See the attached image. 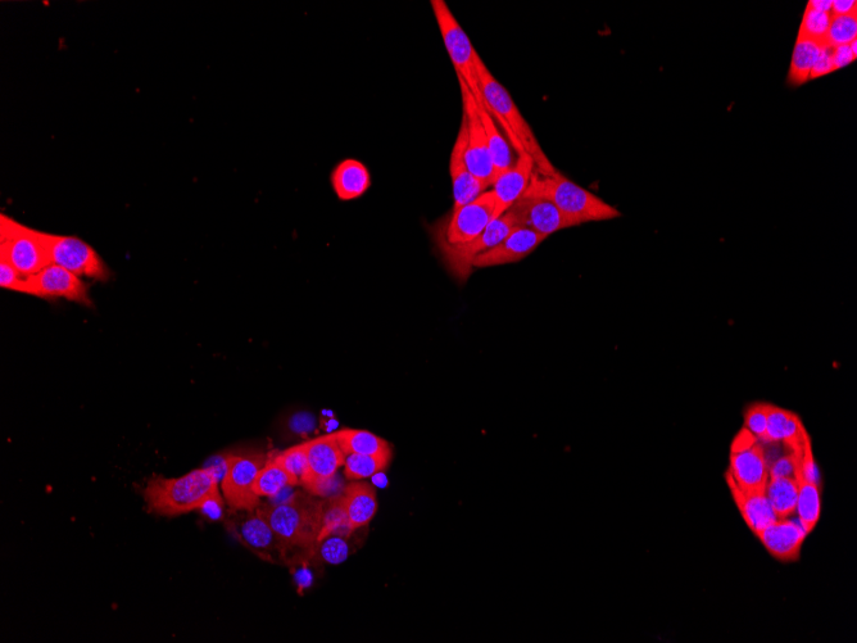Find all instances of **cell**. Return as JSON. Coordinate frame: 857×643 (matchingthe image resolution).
Instances as JSON below:
<instances>
[{
  "label": "cell",
  "mask_w": 857,
  "mask_h": 643,
  "mask_svg": "<svg viewBox=\"0 0 857 643\" xmlns=\"http://www.w3.org/2000/svg\"><path fill=\"white\" fill-rule=\"evenodd\" d=\"M225 464L207 465L180 478L153 477L144 489L145 501L151 513L176 516L201 510L204 502L219 491Z\"/></svg>",
  "instance_id": "6da1fadb"
},
{
  "label": "cell",
  "mask_w": 857,
  "mask_h": 643,
  "mask_svg": "<svg viewBox=\"0 0 857 643\" xmlns=\"http://www.w3.org/2000/svg\"><path fill=\"white\" fill-rule=\"evenodd\" d=\"M475 69L485 107L501 122L502 128L509 135L512 147L519 153L527 152L533 158L535 169L539 174L552 176L559 172L539 146L532 128L521 115L510 93L505 86L494 79L479 54L475 56Z\"/></svg>",
  "instance_id": "7a4b0ae2"
},
{
  "label": "cell",
  "mask_w": 857,
  "mask_h": 643,
  "mask_svg": "<svg viewBox=\"0 0 857 643\" xmlns=\"http://www.w3.org/2000/svg\"><path fill=\"white\" fill-rule=\"evenodd\" d=\"M524 197L548 199L577 225L615 220L621 216L618 208L575 184L560 171L552 176L534 172Z\"/></svg>",
  "instance_id": "3957f363"
},
{
  "label": "cell",
  "mask_w": 857,
  "mask_h": 643,
  "mask_svg": "<svg viewBox=\"0 0 857 643\" xmlns=\"http://www.w3.org/2000/svg\"><path fill=\"white\" fill-rule=\"evenodd\" d=\"M279 537L285 551L301 549L314 551L323 522V502L303 493L289 497L280 504L258 509Z\"/></svg>",
  "instance_id": "277c9868"
},
{
  "label": "cell",
  "mask_w": 857,
  "mask_h": 643,
  "mask_svg": "<svg viewBox=\"0 0 857 643\" xmlns=\"http://www.w3.org/2000/svg\"><path fill=\"white\" fill-rule=\"evenodd\" d=\"M0 258L15 266L25 278L51 265L38 230L17 223L6 215L0 216Z\"/></svg>",
  "instance_id": "5b68a950"
},
{
  "label": "cell",
  "mask_w": 857,
  "mask_h": 643,
  "mask_svg": "<svg viewBox=\"0 0 857 643\" xmlns=\"http://www.w3.org/2000/svg\"><path fill=\"white\" fill-rule=\"evenodd\" d=\"M432 7L448 56L455 66L457 78L465 81L478 104H484L475 69V56L478 53L471 44L469 36L452 15L450 7L444 0H432Z\"/></svg>",
  "instance_id": "8992f818"
},
{
  "label": "cell",
  "mask_w": 857,
  "mask_h": 643,
  "mask_svg": "<svg viewBox=\"0 0 857 643\" xmlns=\"http://www.w3.org/2000/svg\"><path fill=\"white\" fill-rule=\"evenodd\" d=\"M38 237L48 253L49 262L71 271L79 278L110 279V270L98 252L83 239L49 234L38 230Z\"/></svg>",
  "instance_id": "52a82bcc"
},
{
  "label": "cell",
  "mask_w": 857,
  "mask_h": 643,
  "mask_svg": "<svg viewBox=\"0 0 857 643\" xmlns=\"http://www.w3.org/2000/svg\"><path fill=\"white\" fill-rule=\"evenodd\" d=\"M769 478L763 442L742 429L730 452L727 483L742 492H765Z\"/></svg>",
  "instance_id": "ba28073f"
},
{
  "label": "cell",
  "mask_w": 857,
  "mask_h": 643,
  "mask_svg": "<svg viewBox=\"0 0 857 643\" xmlns=\"http://www.w3.org/2000/svg\"><path fill=\"white\" fill-rule=\"evenodd\" d=\"M267 456L262 452L247 451L226 456V468L221 487L231 509L253 511L260 506L255 484L264 468Z\"/></svg>",
  "instance_id": "9c48e42d"
},
{
  "label": "cell",
  "mask_w": 857,
  "mask_h": 643,
  "mask_svg": "<svg viewBox=\"0 0 857 643\" xmlns=\"http://www.w3.org/2000/svg\"><path fill=\"white\" fill-rule=\"evenodd\" d=\"M496 214V197L492 189L459 210L437 229L438 246H464L473 242L492 223Z\"/></svg>",
  "instance_id": "30bf717a"
},
{
  "label": "cell",
  "mask_w": 857,
  "mask_h": 643,
  "mask_svg": "<svg viewBox=\"0 0 857 643\" xmlns=\"http://www.w3.org/2000/svg\"><path fill=\"white\" fill-rule=\"evenodd\" d=\"M514 216L510 211L493 220L478 238L464 246H439L444 262L457 279L465 280L473 273V262L488 249L497 246L515 228Z\"/></svg>",
  "instance_id": "8fae6325"
},
{
  "label": "cell",
  "mask_w": 857,
  "mask_h": 643,
  "mask_svg": "<svg viewBox=\"0 0 857 643\" xmlns=\"http://www.w3.org/2000/svg\"><path fill=\"white\" fill-rule=\"evenodd\" d=\"M459 83L467 121V137H469L465 155L467 169L476 179L482 181L488 188H492L494 169L487 134L479 115L478 102L467 88L465 81L459 78Z\"/></svg>",
  "instance_id": "7c38bea8"
},
{
  "label": "cell",
  "mask_w": 857,
  "mask_h": 643,
  "mask_svg": "<svg viewBox=\"0 0 857 643\" xmlns=\"http://www.w3.org/2000/svg\"><path fill=\"white\" fill-rule=\"evenodd\" d=\"M308 457V478L303 486L312 495L326 496V492L334 482L340 466L346 463V455L340 448L333 434L303 443Z\"/></svg>",
  "instance_id": "4fadbf2b"
},
{
  "label": "cell",
  "mask_w": 857,
  "mask_h": 643,
  "mask_svg": "<svg viewBox=\"0 0 857 643\" xmlns=\"http://www.w3.org/2000/svg\"><path fill=\"white\" fill-rule=\"evenodd\" d=\"M20 293L40 298H65V300L90 306L88 287L71 271L61 266L48 265L42 271L25 278Z\"/></svg>",
  "instance_id": "5bb4252c"
},
{
  "label": "cell",
  "mask_w": 857,
  "mask_h": 643,
  "mask_svg": "<svg viewBox=\"0 0 857 643\" xmlns=\"http://www.w3.org/2000/svg\"><path fill=\"white\" fill-rule=\"evenodd\" d=\"M509 211L514 216L516 226L534 230L547 238L560 230L578 226L551 201L544 198L523 196Z\"/></svg>",
  "instance_id": "9a60e30c"
},
{
  "label": "cell",
  "mask_w": 857,
  "mask_h": 643,
  "mask_svg": "<svg viewBox=\"0 0 857 643\" xmlns=\"http://www.w3.org/2000/svg\"><path fill=\"white\" fill-rule=\"evenodd\" d=\"M546 239V235L515 226L501 243L476 257L473 266L484 269V267L516 264L532 255Z\"/></svg>",
  "instance_id": "2e32d148"
},
{
  "label": "cell",
  "mask_w": 857,
  "mask_h": 643,
  "mask_svg": "<svg viewBox=\"0 0 857 643\" xmlns=\"http://www.w3.org/2000/svg\"><path fill=\"white\" fill-rule=\"evenodd\" d=\"M467 140H469V137H467V121L464 115L459 135H457L455 146L452 149L450 161L453 199H455L453 211L469 205V203L475 201L476 198L482 196L489 189L487 185L476 179L469 169H467L465 160Z\"/></svg>",
  "instance_id": "e0dca14e"
},
{
  "label": "cell",
  "mask_w": 857,
  "mask_h": 643,
  "mask_svg": "<svg viewBox=\"0 0 857 643\" xmlns=\"http://www.w3.org/2000/svg\"><path fill=\"white\" fill-rule=\"evenodd\" d=\"M535 170L533 158L527 152L519 153L518 161L510 170L503 172L492 185L496 197V214L494 219L505 215L525 192L532 180Z\"/></svg>",
  "instance_id": "ac0fdd59"
},
{
  "label": "cell",
  "mask_w": 857,
  "mask_h": 643,
  "mask_svg": "<svg viewBox=\"0 0 857 643\" xmlns=\"http://www.w3.org/2000/svg\"><path fill=\"white\" fill-rule=\"evenodd\" d=\"M756 537L774 559L787 563L800 558L807 533L800 523L787 518L778 519Z\"/></svg>",
  "instance_id": "d6986e66"
},
{
  "label": "cell",
  "mask_w": 857,
  "mask_h": 643,
  "mask_svg": "<svg viewBox=\"0 0 857 643\" xmlns=\"http://www.w3.org/2000/svg\"><path fill=\"white\" fill-rule=\"evenodd\" d=\"M804 424L793 412L770 405L768 428L763 442L784 443L793 451L802 452L805 442L809 439Z\"/></svg>",
  "instance_id": "ffe728a7"
},
{
  "label": "cell",
  "mask_w": 857,
  "mask_h": 643,
  "mask_svg": "<svg viewBox=\"0 0 857 643\" xmlns=\"http://www.w3.org/2000/svg\"><path fill=\"white\" fill-rule=\"evenodd\" d=\"M331 185L340 201H353L360 198L371 187L369 169L355 158L339 162L330 176Z\"/></svg>",
  "instance_id": "44dd1931"
},
{
  "label": "cell",
  "mask_w": 857,
  "mask_h": 643,
  "mask_svg": "<svg viewBox=\"0 0 857 643\" xmlns=\"http://www.w3.org/2000/svg\"><path fill=\"white\" fill-rule=\"evenodd\" d=\"M728 486L732 491L739 513L755 536L763 532L769 525L777 522L778 518L770 506L765 492H742L732 484H728Z\"/></svg>",
  "instance_id": "7402d4cb"
},
{
  "label": "cell",
  "mask_w": 857,
  "mask_h": 643,
  "mask_svg": "<svg viewBox=\"0 0 857 643\" xmlns=\"http://www.w3.org/2000/svg\"><path fill=\"white\" fill-rule=\"evenodd\" d=\"M239 534L242 540L256 551H262L267 555L285 556V549L279 537L272 531L271 525L258 509L249 511L246 518L242 520L239 524Z\"/></svg>",
  "instance_id": "603a6c76"
},
{
  "label": "cell",
  "mask_w": 857,
  "mask_h": 643,
  "mask_svg": "<svg viewBox=\"0 0 857 643\" xmlns=\"http://www.w3.org/2000/svg\"><path fill=\"white\" fill-rule=\"evenodd\" d=\"M342 497L353 531L366 527L374 519L378 500L371 484L353 483L344 489Z\"/></svg>",
  "instance_id": "cb8c5ba5"
},
{
  "label": "cell",
  "mask_w": 857,
  "mask_h": 643,
  "mask_svg": "<svg viewBox=\"0 0 857 643\" xmlns=\"http://www.w3.org/2000/svg\"><path fill=\"white\" fill-rule=\"evenodd\" d=\"M344 455H392L385 439L367 430L343 429L334 433Z\"/></svg>",
  "instance_id": "d4e9b609"
},
{
  "label": "cell",
  "mask_w": 857,
  "mask_h": 643,
  "mask_svg": "<svg viewBox=\"0 0 857 643\" xmlns=\"http://www.w3.org/2000/svg\"><path fill=\"white\" fill-rule=\"evenodd\" d=\"M480 119H482L485 134H487L489 152H491L494 180L503 172L510 170L515 165L514 155H512L509 143L502 137L500 130L494 122V117L487 110L485 104H478ZM494 183V181H493Z\"/></svg>",
  "instance_id": "484cf974"
},
{
  "label": "cell",
  "mask_w": 857,
  "mask_h": 643,
  "mask_svg": "<svg viewBox=\"0 0 857 643\" xmlns=\"http://www.w3.org/2000/svg\"><path fill=\"white\" fill-rule=\"evenodd\" d=\"M825 43L805 38L798 35L795 49H793L791 69L788 72V81L793 86H801L810 81L811 70L819 60Z\"/></svg>",
  "instance_id": "4316f807"
},
{
  "label": "cell",
  "mask_w": 857,
  "mask_h": 643,
  "mask_svg": "<svg viewBox=\"0 0 857 643\" xmlns=\"http://www.w3.org/2000/svg\"><path fill=\"white\" fill-rule=\"evenodd\" d=\"M798 483V496L796 513L798 523L805 529L807 534L814 531L822 515V497H820L819 484L807 481L802 475L796 474Z\"/></svg>",
  "instance_id": "83f0119b"
},
{
  "label": "cell",
  "mask_w": 857,
  "mask_h": 643,
  "mask_svg": "<svg viewBox=\"0 0 857 643\" xmlns=\"http://www.w3.org/2000/svg\"><path fill=\"white\" fill-rule=\"evenodd\" d=\"M765 495L778 519L791 518L796 513L798 496L796 478H769Z\"/></svg>",
  "instance_id": "f1b7e54d"
},
{
  "label": "cell",
  "mask_w": 857,
  "mask_h": 643,
  "mask_svg": "<svg viewBox=\"0 0 857 643\" xmlns=\"http://www.w3.org/2000/svg\"><path fill=\"white\" fill-rule=\"evenodd\" d=\"M352 532L355 531L349 522L342 495L323 502V522H321V531L317 537V545L330 536L349 537Z\"/></svg>",
  "instance_id": "f546056e"
},
{
  "label": "cell",
  "mask_w": 857,
  "mask_h": 643,
  "mask_svg": "<svg viewBox=\"0 0 857 643\" xmlns=\"http://www.w3.org/2000/svg\"><path fill=\"white\" fill-rule=\"evenodd\" d=\"M292 475L275 459L274 454L267 456L264 468L258 474L255 492L258 497L278 496L284 488L297 486Z\"/></svg>",
  "instance_id": "4dcf8cb0"
},
{
  "label": "cell",
  "mask_w": 857,
  "mask_h": 643,
  "mask_svg": "<svg viewBox=\"0 0 857 643\" xmlns=\"http://www.w3.org/2000/svg\"><path fill=\"white\" fill-rule=\"evenodd\" d=\"M392 455H348L344 463V474L351 481L373 478L383 473L391 463Z\"/></svg>",
  "instance_id": "1f68e13d"
},
{
  "label": "cell",
  "mask_w": 857,
  "mask_h": 643,
  "mask_svg": "<svg viewBox=\"0 0 857 643\" xmlns=\"http://www.w3.org/2000/svg\"><path fill=\"white\" fill-rule=\"evenodd\" d=\"M275 459L292 475L298 484H305L308 478V457L305 446L298 445L283 452H275Z\"/></svg>",
  "instance_id": "d6a6232c"
},
{
  "label": "cell",
  "mask_w": 857,
  "mask_h": 643,
  "mask_svg": "<svg viewBox=\"0 0 857 643\" xmlns=\"http://www.w3.org/2000/svg\"><path fill=\"white\" fill-rule=\"evenodd\" d=\"M857 40V13L849 16H832L827 40L829 47L849 45Z\"/></svg>",
  "instance_id": "836d02e7"
},
{
  "label": "cell",
  "mask_w": 857,
  "mask_h": 643,
  "mask_svg": "<svg viewBox=\"0 0 857 643\" xmlns=\"http://www.w3.org/2000/svg\"><path fill=\"white\" fill-rule=\"evenodd\" d=\"M831 21V13L814 11V9L806 6L804 18H802L800 30H798V35L816 40V42L825 43V40H827L829 26H831Z\"/></svg>",
  "instance_id": "e575fe53"
},
{
  "label": "cell",
  "mask_w": 857,
  "mask_h": 643,
  "mask_svg": "<svg viewBox=\"0 0 857 643\" xmlns=\"http://www.w3.org/2000/svg\"><path fill=\"white\" fill-rule=\"evenodd\" d=\"M346 538L342 536L325 538L323 542L316 546L319 549L320 558L331 565L344 563L349 558V555H351V546H349Z\"/></svg>",
  "instance_id": "d590c367"
},
{
  "label": "cell",
  "mask_w": 857,
  "mask_h": 643,
  "mask_svg": "<svg viewBox=\"0 0 857 643\" xmlns=\"http://www.w3.org/2000/svg\"><path fill=\"white\" fill-rule=\"evenodd\" d=\"M768 403H755L748 407L745 414V430L759 441H763L768 428Z\"/></svg>",
  "instance_id": "8d00e7d4"
},
{
  "label": "cell",
  "mask_w": 857,
  "mask_h": 643,
  "mask_svg": "<svg viewBox=\"0 0 857 643\" xmlns=\"http://www.w3.org/2000/svg\"><path fill=\"white\" fill-rule=\"evenodd\" d=\"M800 456L801 454L790 448V450L778 456L777 459L770 461V478H796Z\"/></svg>",
  "instance_id": "74e56055"
},
{
  "label": "cell",
  "mask_w": 857,
  "mask_h": 643,
  "mask_svg": "<svg viewBox=\"0 0 857 643\" xmlns=\"http://www.w3.org/2000/svg\"><path fill=\"white\" fill-rule=\"evenodd\" d=\"M24 280L25 276L18 273L15 266L9 264L4 258H0V285L3 289L20 293Z\"/></svg>",
  "instance_id": "f35d334b"
},
{
  "label": "cell",
  "mask_w": 857,
  "mask_h": 643,
  "mask_svg": "<svg viewBox=\"0 0 857 643\" xmlns=\"http://www.w3.org/2000/svg\"><path fill=\"white\" fill-rule=\"evenodd\" d=\"M834 71H836V67L833 65L832 47L825 45L819 60L816 61L813 70H811L810 80L823 78V76L833 74Z\"/></svg>",
  "instance_id": "ab89813d"
},
{
  "label": "cell",
  "mask_w": 857,
  "mask_h": 643,
  "mask_svg": "<svg viewBox=\"0 0 857 643\" xmlns=\"http://www.w3.org/2000/svg\"><path fill=\"white\" fill-rule=\"evenodd\" d=\"M201 511L208 519L220 520L224 515V500H222L220 492L208 498L201 507Z\"/></svg>",
  "instance_id": "60d3db41"
},
{
  "label": "cell",
  "mask_w": 857,
  "mask_h": 643,
  "mask_svg": "<svg viewBox=\"0 0 857 643\" xmlns=\"http://www.w3.org/2000/svg\"><path fill=\"white\" fill-rule=\"evenodd\" d=\"M833 65L837 70L845 69L851 63L856 61V56L851 52L849 45H840V47H832Z\"/></svg>",
  "instance_id": "b9f144b4"
},
{
  "label": "cell",
  "mask_w": 857,
  "mask_h": 643,
  "mask_svg": "<svg viewBox=\"0 0 857 643\" xmlns=\"http://www.w3.org/2000/svg\"><path fill=\"white\" fill-rule=\"evenodd\" d=\"M857 13L856 0H833L832 16H849Z\"/></svg>",
  "instance_id": "7bdbcfd3"
},
{
  "label": "cell",
  "mask_w": 857,
  "mask_h": 643,
  "mask_svg": "<svg viewBox=\"0 0 857 643\" xmlns=\"http://www.w3.org/2000/svg\"><path fill=\"white\" fill-rule=\"evenodd\" d=\"M832 4L833 0H810V2H807V6H809L811 9H814V11L831 13V15Z\"/></svg>",
  "instance_id": "ee69618b"
},
{
  "label": "cell",
  "mask_w": 857,
  "mask_h": 643,
  "mask_svg": "<svg viewBox=\"0 0 857 643\" xmlns=\"http://www.w3.org/2000/svg\"><path fill=\"white\" fill-rule=\"evenodd\" d=\"M373 479L375 486L384 488L388 484L387 478L382 473L374 475Z\"/></svg>",
  "instance_id": "f6af8a7d"
},
{
  "label": "cell",
  "mask_w": 857,
  "mask_h": 643,
  "mask_svg": "<svg viewBox=\"0 0 857 643\" xmlns=\"http://www.w3.org/2000/svg\"><path fill=\"white\" fill-rule=\"evenodd\" d=\"M850 49H851V52L854 53V56L857 57V40H855V42H852L850 44Z\"/></svg>",
  "instance_id": "bcb514c9"
}]
</instances>
